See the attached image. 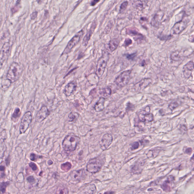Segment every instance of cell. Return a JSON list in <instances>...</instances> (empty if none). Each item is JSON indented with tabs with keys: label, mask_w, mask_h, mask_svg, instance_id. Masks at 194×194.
I'll return each instance as SVG.
<instances>
[{
	"label": "cell",
	"mask_w": 194,
	"mask_h": 194,
	"mask_svg": "<svg viewBox=\"0 0 194 194\" xmlns=\"http://www.w3.org/2000/svg\"><path fill=\"white\" fill-rule=\"evenodd\" d=\"M37 12H34L32 13L31 15V18L32 19H35L37 17Z\"/></svg>",
	"instance_id": "obj_42"
},
{
	"label": "cell",
	"mask_w": 194,
	"mask_h": 194,
	"mask_svg": "<svg viewBox=\"0 0 194 194\" xmlns=\"http://www.w3.org/2000/svg\"><path fill=\"white\" fill-rule=\"evenodd\" d=\"M192 160H194V154L193 155V156L192 157Z\"/></svg>",
	"instance_id": "obj_48"
},
{
	"label": "cell",
	"mask_w": 194,
	"mask_h": 194,
	"mask_svg": "<svg viewBox=\"0 0 194 194\" xmlns=\"http://www.w3.org/2000/svg\"><path fill=\"white\" fill-rule=\"evenodd\" d=\"M108 58L109 55L108 53H105L98 60L96 71V74L97 77H101L103 74L107 66Z\"/></svg>",
	"instance_id": "obj_4"
},
{
	"label": "cell",
	"mask_w": 194,
	"mask_h": 194,
	"mask_svg": "<svg viewBox=\"0 0 194 194\" xmlns=\"http://www.w3.org/2000/svg\"><path fill=\"white\" fill-rule=\"evenodd\" d=\"M96 24L95 22H94L93 24H92V27L89 30V31L88 32L86 35L84 37L82 42V45L84 46H87L88 45V42L90 40L91 36H92V34L94 31L95 29L96 28Z\"/></svg>",
	"instance_id": "obj_19"
},
{
	"label": "cell",
	"mask_w": 194,
	"mask_h": 194,
	"mask_svg": "<svg viewBox=\"0 0 194 194\" xmlns=\"http://www.w3.org/2000/svg\"><path fill=\"white\" fill-rule=\"evenodd\" d=\"M179 106V104L176 102L171 103L169 105V107L171 110H173Z\"/></svg>",
	"instance_id": "obj_35"
},
{
	"label": "cell",
	"mask_w": 194,
	"mask_h": 194,
	"mask_svg": "<svg viewBox=\"0 0 194 194\" xmlns=\"http://www.w3.org/2000/svg\"><path fill=\"white\" fill-rule=\"evenodd\" d=\"M103 163L99 157L90 159L87 164V170L89 173L95 174L100 172L102 169Z\"/></svg>",
	"instance_id": "obj_3"
},
{
	"label": "cell",
	"mask_w": 194,
	"mask_h": 194,
	"mask_svg": "<svg viewBox=\"0 0 194 194\" xmlns=\"http://www.w3.org/2000/svg\"><path fill=\"white\" fill-rule=\"evenodd\" d=\"M105 98L101 97L99 99L98 101L95 105L94 108L95 110L97 112H101L104 109V103H105Z\"/></svg>",
	"instance_id": "obj_21"
},
{
	"label": "cell",
	"mask_w": 194,
	"mask_h": 194,
	"mask_svg": "<svg viewBox=\"0 0 194 194\" xmlns=\"http://www.w3.org/2000/svg\"><path fill=\"white\" fill-rule=\"evenodd\" d=\"M10 184L9 182H2L1 184V190L2 193H4L6 191V187Z\"/></svg>",
	"instance_id": "obj_30"
},
{
	"label": "cell",
	"mask_w": 194,
	"mask_h": 194,
	"mask_svg": "<svg viewBox=\"0 0 194 194\" xmlns=\"http://www.w3.org/2000/svg\"><path fill=\"white\" fill-rule=\"evenodd\" d=\"M96 191V187L94 184L89 185L86 187L85 189V193L86 194H94Z\"/></svg>",
	"instance_id": "obj_25"
},
{
	"label": "cell",
	"mask_w": 194,
	"mask_h": 194,
	"mask_svg": "<svg viewBox=\"0 0 194 194\" xmlns=\"http://www.w3.org/2000/svg\"><path fill=\"white\" fill-rule=\"evenodd\" d=\"M10 45L9 42L5 43L2 46L1 53V67L4 63L7 61L10 53Z\"/></svg>",
	"instance_id": "obj_11"
},
{
	"label": "cell",
	"mask_w": 194,
	"mask_h": 194,
	"mask_svg": "<svg viewBox=\"0 0 194 194\" xmlns=\"http://www.w3.org/2000/svg\"><path fill=\"white\" fill-rule=\"evenodd\" d=\"M192 39H191V42L194 43V35L192 36Z\"/></svg>",
	"instance_id": "obj_47"
},
{
	"label": "cell",
	"mask_w": 194,
	"mask_h": 194,
	"mask_svg": "<svg viewBox=\"0 0 194 194\" xmlns=\"http://www.w3.org/2000/svg\"><path fill=\"white\" fill-rule=\"evenodd\" d=\"M77 87V84L76 81H72L69 83L66 86L64 89V94L67 97L71 96L76 92Z\"/></svg>",
	"instance_id": "obj_14"
},
{
	"label": "cell",
	"mask_w": 194,
	"mask_h": 194,
	"mask_svg": "<svg viewBox=\"0 0 194 194\" xmlns=\"http://www.w3.org/2000/svg\"><path fill=\"white\" fill-rule=\"evenodd\" d=\"M27 180L30 184H33L35 182V180L34 177L32 176H30L27 177Z\"/></svg>",
	"instance_id": "obj_38"
},
{
	"label": "cell",
	"mask_w": 194,
	"mask_h": 194,
	"mask_svg": "<svg viewBox=\"0 0 194 194\" xmlns=\"http://www.w3.org/2000/svg\"><path fill=\"white\" fill-rule=\"evenodd\" d=\"M80 141L79 136L69 134L65 136L62 142V147L64 150L68 152L74 151Z\"/></svg>",
	"instance_id": "obj_1"
},
{
	"label": "cell",
	"mask_w": 194,
	"mask_h": 194,
	"mask_svg": "<svg viewBox=\"0 0 194 194\" xmlns=\"http://www.w3.org/2000/svg\"><path fill=\"white\" fill-rule=\"evenodd\" d=\"M152 82L150 79H144L135 84L133 89L136 92H140L149 86Z\"/></svg>",
	"instance_id": "obj_15"
},
{
	"label": "cell",
	"mask_w": 194,
	"mask_h": 194,
	"mask_svg": "<svg viewBox=\"0 0 194 194\" xmlns=\"http://www.w3.org/2000/svg\"><path fill=\"white\" fill-rule=\"evenodd\" d=\"M113 138L112 135L107 133L104 135L100 143V148L102 150H106L111 145Z\"/></svg>",
	"instance_id": "obj_12"
},
{
	"label": "cell",
	"mask_w": 194,
	"mask_h": 194,
	"mask_svg": "<svg viewBox=\"0 0 194 194\" xmlns=\"http://www.w3.org/2000/svg\"><path fill=\"white\" fill-rule=\"evenodd\" d=\"M32 120V116L31 112L30 111L26 112L21 119L19 128L20 133L21 134L25 133L27 130L30 126Z\"/></svg>",
	"instance_id": "obj_5"
},
{
	"label": "cell",
	"mask_w": 194,
	"mask_h": 194,
	"mask_svg": "<svg viewBox=\"0 0 194 194\" xmlns=\"http://www.w3.org/2000/svg\"><path fill=\"white\" fill-rule=\"evenodd\" d=\"M78 113L72 112L69 114L68 116V121L69 122H73L76 121L78 118Z\"/></svg>",
	"instance_id": "obj_28"
},
{
	"label": "cell",
	"mask_w": 194,
	"mask_h": 194,
	"mask_svg": "<svg viewBox=\"0 0 194 194\" xmlns=\"http://www.w3.org/2000/svg\"><path fill=\"white\" fill-rule=\"evenodd\" d=\"M126 32L127 34L130 35L138 37L137 40L139 39L142 40L144 38V36L139 33L138 31L136 30L135 28H129L127 29Z\"/></svg>",
	"instance_id": "obj_20"
},
{
	"label": "cell",
	"mask_w": 194,
	"mask_h": 194,
	"mask_svg": "<svg viewBox=\"0 0 194 194\" xmlns=\"http://www.w3.org/2000/svg\"><path fill=\"white\" fill-rule=\"evenodd\" d=\"M131 72L132 70H128L122 73L116 79L115 82L116 85L120 87L127 85L130 79Z\"/></svg>",
	"instance_id": "obj_7"
},
{
	"label": "cell",
	"mask_w": 194,
	"mask_h": 194,
	"mask_svg": "<svg viewBox=\"0 0 194 194\" xmlns=\"http://www.w3.org/2000/svg\"><path fill=\"white\" fill-rule=\"evenodd\" d=\"M0 169H1V172H4L5 170V167L4 166L1 165Z\"/></svg>",
	"instance_id": "obj_45"
},
{
	"label": "cell",
	"mask_w": 194,
	"mask_h": 194,
	"mask_svg": "<svg viewBox=\"0 0 194 194\" xmlns=\"http://www.w3.org/2000/svg\"><path fill=\"white\" fill-rule=\"evenodd\" d=\"M194 69V63L192 61L187 63L183 67V73L185 77L189 78L192 75V71Z\"/></svg>",
	"instance_id": "obj_17"
},
{
	"label": "cell",
	"mask_w": 194,
	"mask_h": 194,
	"mask_svg": "<svg viewBox=\"0 0 194 194\" xmlns=\"http://www.w3.org/2000/svg\"><path fill=\"white\" fill-rule=\"evenodd\" d=\"M30 159L32 161H36L38 159L42 158L43 156H38V155L34 153H32L30 154Z\"/></svg>",
	"instance_id": "obj_31"
},
{
	"label": "cell",
	"mask_w": 194,
	"mask_h": 194,
	"mask_svg": "<svg viewBox=\"0 0 194 194\" xmlns=\"http://www.w3.org/2000/svg\"><path fill=\"white\" fill-rule=\"evenodd\" d=\"M29 167L32 168L33 171H36L38 170V167H37V164H35V163L31 162L29 163Z\"/></svg>",
	"instance_id": "obj_36"
},
{
	"label": "cell",
	"mask_w": 194,
	"mask_h": 194,
	"mask_svg": "<svg viewBox=\"0 0 194 194\" xmlns=\"http://www.w3.org/2000/svg\"><path fill=\"white\" fill-rule=\"evenodd\" d=\"M132 43V40H131V39L127 38L125 39L123 45L125 47H127L129 46V45H131Z\"/></svg>",
	"instance_id": "obj_34"
},
{
	"label": "cell",
	"mask_w": 194,
	"mask_h": 194,
	"mask_svg": "<svg viewBox=\"0 0 194 194\" xmlns=\"http://www.w3.org/2000/svg\"><path fill=\"white\" fill-rule=\"evenodd\" d=\"M84 34L83 30L80 31L71 40L64 50L62 54H67L79 43Z\"/></svg>",
	"instance_id": "obj_6"
},
{
	"label": "cell",
	"mask_w": 194,
	"mask_h": 194,
	"mask_svg": "<svg viewBox=\"0 0 194 194\" xmlns=\"http://www.w3.org/2000/svg\"><path fill=\"white\" fill-rule=\"evenodd\" d=\"M48 164L49 165H51V164H53V162L51 160H49L48 161Z\"/></svg>",
	"instance_id": "obj_46"
},
{
	"label": "cell",
	"mask_w": 194,
	"mask_h": 194,
	"mask_svg": "<svg viewBox=\"0 0 194 194\" xmlns=\"http://www.w3.org/2000/svg\"><path fill=\"white\" fill-rule=\"evenodd\" d=\"M22 67L17 62H13L11 65L6 76L7 80L10 83H14L19 79L22 72Z\"/></svg>",
	"instance_id": "obj_2"
},
{
	"label": "cell",
	"mask_w": 194,
	"mask_h": 194,
	"mask_svg": "<svg viewBox=\"0 0 194 194\" xmlns=\"http://www.w3.org/2000/svg\"><path fill=\"white\" fill-rule=\"evenodd\" d=\"M139 144L138 143V142H134L133 144H132V150H134L137 149L138 148H139Z\"/></svg>",
	"instance_id": "obj_37"
},
{
	"label": "cell",
	"mask_w": 194,
	"mask_h": 194,
	"mask_svg": "<svg viewBox=\"0 0 194 194\" xmlns=\"http://www.w3.org/2000/svg\"><path fill=\"white\" fill-rule=\"evenodd\" d=\"M136 56V53H132V54H129L127 55V58H128L129 60H133L134 58Z\"/></svg>",
	"instance_id": "obj_40"
},
{
	"label": "cell",
	"mask_w": 194,
	"mask_h": 194,
	"mask_svg": "<svg viewBox=\"0 0 194 194\" xmlns=\"http://www.w3.org/2000/svg\"><path fill=\"white\" fill-rule=\"evenodd\" d=\"M112 91L110 88H104L103 89H101L100 91V93L102 97H109L111 95Z\"/></svg>",
	"instance_id": "obj_26"
},
{
	"label": "cell",
	"mask_w": 194,
	"mask_h": 194,
	"mask_svg": "<svg viewBox=\"0 0 194 194\" xmlns=\"http://www.w3.org/2000/svg\"><path fill=\"white\" fill-rule=\"evenodd\" d=\"M174 177L172 176L168 177L166 180L164 182L161 186L162 189L164 192H169L171 190V185L174 180Z\"/></svg>",
	"instance_id": "obj_18"
},
{
	"label": "cell",
	"mask_w": 194,
	"mask_h": 194,
	"mask_svg": "<svg viewBox=\"0 0 194 194\" xmlns=\"http://www.w3.org/2000/svg\"><path fill=\"white\" fill-rule=\"evenodd\" d=\"M188 22L186 21L181 20L176 23L172 27L171 33L172 34L178 35L186 28Z\"/></svg>",
	"instance_id": "obj_9"
},
{
	"label": "cell",
	"mask_w": 194,
	"mask_h": 194,
	"mask_svg": "<svg viewBox=\"0 0 194 194\" xmlns=\"http://www.w3.org/2000/svg\"><path fill=\"white\" fill-rule=\"evenodd\" d=\"M150 110H146L139 113L138 115L139 120L143 122L147 123L153 121L154 116L152 113H149Z\"/></svg>",
	"instance_id": "obj_13"
},
{
	"label": "cell",
	"mask_w": 194,
	"mask_h": 194,
	"mask_svg": "<svg viewBox=\"0 0 194 194\" xmlns=\"http://www.w3.org/2000/svg\"><path fill=\"white\" fill-rule=\"evenodd\" d=\"M120 40L118 39H114L111 40L108 44V48L111 52H113L116 50L118 47Z\"/></svg>",
	"instance_id": "obj_22"
},
{
	"label": "cell",
	"mask_w": 194,
	"mask_h": 194,
	"mask_svg": "<svg viewBox=\"0 0 194 194\" xmlns=\"http://www.w3.org/2000/svg\"><path fill=\"white\" fill-rule=\"evenodd\" d=\"M192 149L191 148H187L185 150V152L186 154H192Z\"/></svg>",
	"instance_id": "obj_41"
},
{
	"label": "cell",
	"mask_w": 194,
	"mask_h": 194,
	"mask_svg": "<svg viewBox=\"0 0 194 194\" xmlns=\"http://www.w3.org/2000/svg\"><path fill=\"white\" fill-rule=\"evenodd\" d=\"M179 53V52L178 51H175L172 53L171 56V59L173 61H179L181 58Z\"/></svg>",
	"instance_id": "obj_29"
},
{
	"label": "cell",
	"mask_w": 194,
	"mask_h": 194,
	"mask_svg": "<svg viewBox=\"0 0 194 194\" xmlns=\"http://www.w3.org/2000/svg\"><path fill=\"white\" fill-rule=\"evenodd\" d=\"M100 1H96H96H92L91 3V5L93 6H94Z\"/></svg>",
	"instance_id": "obj_43"
},
{
	"label": "cell",
	"mask_w": 194,
	"mask_h": 194,
	"mask_svg": "<svg viewBox=\"0 0 194 194\" xmlns=\"http://www.w3.org/2000/svg\"><path fill=\"white\" fill-rule=\"evenodd\" d=\"M71 179L73 181L81 182L86 177V174L84 169L74 170L70 175Z\"/></svg>",
	"instance_id": "obj_10"
},
{
	"label": "cell",
	"mask_w": 194,
	"mask_h": 194,
	"mask_svg": "<svg viewBox=\"0 0 194 194\" xmlns=\"http://www.w3.org/2000/svg\"><path fill=\"white\" fill-rule=\"evenodd\" d=\"M134 108V107L133 104H131V103L129 102L128 104H127V107L126 108V110L127 111L129 110H130V108L132 110L133 108Z\"/></svg>",
	"instance_id": "obj_39"
},
{
	"label": "cell",
	"mask_w": 194,
	"mask_h": 194,
	"mask_svg": "<svg viewBox=\"0 0 194 194\" xmlns=\"http://www.w3.org/2000/svg\"><path fill=\"white\" fill-rule=\"evenodd\" d=\"M50 111L47 107L43 105L37 112L35 117V121L37 123H40L49 115Z\"/></svg>",
	"instance_id": "obj_8"
},
{
	"label": "cell",
	"mask_w": 194,
	"mask_h": 194,
	"mask_svg": "<svg viewBox=\"0 0 194 194\" xmlns=\"http://www.w3.org/2000/svg\"><path fill=\"white\" fill-rule=\"evenodd\" d=\"M21 112L19 108L17 107L14 110L12 115V120L14 122H17L21 115Z\"/></svg>",
	"instance_id": "obj_24"
},
{
	"label": "cell",
	"mask_w": 194,
	"mask_h": 194,
	"mask_svg": "<svg viewBox=\"0 0 194 194\" xmlns=\"http://www.w3.org/2000/svg\"><path fill=\"white\" fill-rule=\"evenodd\" d=\"M128 4V1H125L123 2L121 4V6H120V13L123 12L126 9L127 6Z\"/></svg>",
	"instance_id": "obj_32"
},
{
	"label": "cell",
	"mask_w": 194,
	"mask_h": 194,
	"mask_svg": "<svg viewBox=\"0 0 194 194\" xmlns=\"http://www.w3.org/2000/svg\"><path fill=\"white\" fill-rule=\"evenodd\" d=\"M164 16V13L161 11L157 12L151 20V25L154 27H158L161 23V21Z\"/></svg>",
	"instance_id": "obj_16"
},
{
	"label": "cell",
	"mask_w": 194,
	"mask_h": 194,
	"mask_svg": "<svg viewBox=\"0 0 194 194\" xmlns=\"http://www.w3.org/2000/svg\"><path fill=\"white\" fill-rule=\"evenodd\" d=\"M159 38L162 40L167 41L170 40L172 38V35H160L159 36Z\"/></svg>",
	"instance_id": "obj_33"
},
{
	"label": "cell",
	"mask_w": 194,
	"mask_h": 194,
	"mask_svg": "<svg viewBox=\"0 0 194 194\" xmlns=\"http://www.w3.org/2000/svg\"><path fill=\"white\" fill-rule=\"evenodd\" d=\"M72 167V164L69 162H66L61 165V169L65 172H68Z\"/></svg>",
	"instance_id": "obj_27"
},
{
	"label": "cell",
	"mask_w": 194,
	"mask_h": 194,
	"mask_svg": "<svg viewBox=\"0 0 194 194\" xmlns=\"http://www.w3.org/2000/svg\"><path fill=\"white\" fill-rule=\"evenodd\" d=\"M67 187L64 185H60L57 187L55 194H69Z\"/></svg>",
	"instance_id": "obj_23"
},
{
	"label": "cell",
	"mask_w": 194,
	"mask_h": 194,
	"mask_svg": "<svg viewBox=\"0 0 194 194\" xmlns=\"http://www.w3.org/2000/svg\"><path fill=\"white\" fill-rule=\"evenodd\" d=\"M114 192L113 191H107V192L104 193V194H114Z\"/></svg>",
	"instance_id": "obj_44"
}]
</instances>
